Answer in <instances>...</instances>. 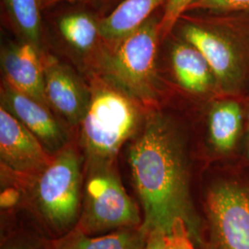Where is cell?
<instances>
[{
  "mask_svg": "<svg viewBox=\"0 0 249 249\" xmlns=\"http://www.w3.org/2000/svg\"><path fill=\"white\" fill-rule=\"evenodd\" d=\"M196 0H166L163 12L160 18L159 33L160 40H164L177 26L180 18L184 16L189 7Z\"/></svg>",
  "mask_w": 249,
  "mask_h": 249,
  "instance_id": "d6986e66",
  "label": "cell"
},
{
  "mask_svg": "<svg viewBox=\"0 0 249 249\" xmlns=\"http://www.w3.org/2000/svg\"><path fill=\"white\" fill-rule=\"evenodd\" d=\"M81 161L70 146L55 153L37 178L36 196L39 211L56 231L69 230L80 216Z\"/></svg>",
  "mask_w": 249,
  "mask_h": 249,
  "instance_id": "5b68a950",
  "label": "cell"
},
{
  "mask_svg": "<svg viewBox=\"0 0 249 249\" xmlns=\"http://www.w3.org/2000/svg\"><path fill=\"white\" fill-rule=\"evenodd\" d=\"M92 0H41V4H42V8L43 9L50 8L52 6H54L58 3L61 2H70V3H89L91 2Z\"/></svg>",
  "mask_w": 249,
  "mask_h": 249,
  "instance_id": "44dd1931",
  "label": "cell"
},
{
  "mask_svg": "<svg viewBox=\"0 0 249 249\" xmlns=\"http://www.w3.org/2000/svg\"><path fill=\"white\" fill-rule=\"evenodd\" d=\"M79 230L87 234L135 228L141 215L113 165L89 168Z\"/></svg>",
  "mask_w": 249,
  "mask_h": 249,
  "instance_id": "52a82bcc",
  "label": "cell"
},
{
  "mask_svg": "<svg viewBox=\"0 0 249 249\" xmlns=\"http://www.w3.org/2000/svg\"><path fill=\"white\" fill-rule=\"evenodd\" d=\"M248 112L241 96H218L207 114L208 141L219 156H229L245 135Z\"/></svg>",
  "mask_w": 249,
  "mask_h": 249,
  "instance_id": "7c38bea8",
  "label": "cell"
},
{
  "mask_svg": "<svg viewBox=\"0 0 249 249\" xmlns=\"http://www.w3.org/2000/svg\"><path fill=\"white\" fill-rule=\"evenodd\" d=\"M134 187L142 205L141 228L147 234L185 227L196 246L201 225L190 190L186 146L174 121L151 113L128 149Z\"/></svg>",
  "mask_w": 249,
  "mask_h": 249,
  "instance_id": "6da1fadb",
  "label": "cell"
},
{
  "mask_svg": "<svg viewBox=\"0 0 249 249\" xmlns=\"http://www.w3.org/2000/svg\"><path fill=\"white\" fill-rule=\"evenodd\" d=\"M42 56L48 106L69 124H80L89 106L90 91L76 74L56 57L51 54Z\"/></svg>",
  "mask_w": 249,
  "mask_h": 249,
  "instance_id": "9c48e42d",
  "label": "cell"
},
{
  "mask_svg": "<svg viewBox=\"0 0 249 249\" xmlns=\"http://www.w3.org/2000/svg\"><path fill=\"white\" fill-rule=\"evenodd\" d=\"M180 36L209 63L218 96L242 95L249 81V17L187 19Z\"/></svg>",
  "mask_w": 249,
  "mask_h": 249,
  "instance_id": "7a4b0ae2",
  "label": "cell"
},
{
  "mask_svg": "<svg viewBox=\"0 0 249 249\" xmlns=\"http://www.w3.org/2000/svg\"><path fill=\"white\" fill-rule=\"evenodd\" d=\"M166 0H123L107 17L99 19L100 38L114 44L131 36L163 7Z\"/></svg>",
  "mask_w": 249,
  "mask_h": 249,
  "instance_id": "5bb4252c",
  "label": "cell"
},
{
  "mask_svg": "<svg viewBox=\"0 0 249 249\" xmlns=\"http://www.w3.org/2000/svg\"><path fill=\"white\" fill-rule=\"evenodd\" d=\"M171 65L178 85L195 95L216 94L217 83L212 68L201 53L186 41L173 45Z\"/></svg>",
  "mask_w": 249,
  "mask_h": 249,
  "instance_id": "4fadbf2b",
  "label": "cell"
},
{
  "mask_svg": "<svg viewBox=\"0 0 249 249\" xmlns=\"http://www.w3.org/2000/svg\"><path fill=\"white\" fill-rule=\"evenodd\" d=\"M1 107L24 124L50 154L66 147L67 135L51 114L50 107L13 89L5 81L1 88Z\"/></svg>",
  "mask_w": 249,
  "mask_h": 249,
  "instance_id": "30bf717a",
  "label": "cell"
},
{
  "mask_svg": "<svg viewBox=\"0 0 249 249\" xmlns=\"http://www.w3.org/2000/svg\"><path fill=\"white\" fill-rule=\"evenodd\" d=\"M0 158L10 171L26 176H39L53 156L24 124L1 107Z\"/></svg>",
  "mask_w": 249,
  "mask_h": 249,
  "instance_id": "ba28073f",
  "label": "cell"
},
{
  "mask_svg": "<svg viewBox=\"0 0 249 249\" xmlns=\"http://www.w3.org/2000/svg\"><path fill=\"white\" fill-rule=\"evenodd\" d=\"M205 249H249V181L223 179L205 197Z\"/></svg>",
  "mask_w": 249,
  "mask_h": 249,
  "instance_id": "8992f818",
  "label": "cell"
},
{
  "mask_svg": "<svg viewBox=\"0 0 249 249\" xmlns=\"http://www.w3.org/2000/svg\"><path fill=\"white\" fill-rule=\"evenodd\" d=\"M159 24L160 18L152 16L131 36L109 44L101 64L110 84L145 105L156 103L160 93L155 60Z\"/></svg>",
  "mask_w": 249,
  "mask_h": 249,
  "instance_id": "277c9868",
  "label": "cell"
},
{
  "mask_svg": "<svg viewBox=\"0 0 249 249\" xmlns=\"http://www.w3.org/2000/svg\"><path fill=\"white\" fill-rule=\"evenodd\" d=\"M147 233L140 227L124 228L105 235L87 234L77 229L63 238L56 249H143Z\"/></svg>",
  "mask_w": 249,
  "mask_h": 249,
  "instance_id": "9a60e30c",
  "label": "cell"
},
{
  "mask_svg": "<svg viewBox=\"0 0 249 249\" xmlns=\"http://www.w3.org/2000/svg\"><path fill=\"white\" fill-rule=\"evenodd\" d=\"M245 147H244V151H245V156L246 159L249 162V116L247 119V125H246V130H245Z\"/></svg>",
  "mask_w": 249,
  "mask_h": 249,
  "instance_id": "7402d4cb",
  "label": "cell"
},
{
  "mask_svg": "<svg viewBox=\"0 0 249 249\" xmlns=\"http://www.w3.org/2000/svg\"><path fill=\"white\" fill-rule=\"evenodd\" d=\"M58 29L66 42L80 52H87L95 45L99 20L87 12H72L58 20Z\"/></svg>",
  "mask_w": 249,
  "mask_h": 249,
  "instance_id": "e0dca14e",
  "label": "cell"
},
{
  "mask_svg": "<svg viewBox=\"0 0 249 249\" xmlns=\"http://www.w3.org/2000/svg\"><path fill=\"white\" fill-rule=\"evenodd\" d=\"M135 101L112 84L100 83L90 91L80 123L89 169L113 165L123 144L136 133L141 116Z\"/></svg>",
  "mask_w": 249,
  "mask_h": 249,
  "instance_id": "3957f363",
  "label": "cell"
},
{
  "mask_svg": "<svg viewBox=\"0 0 249 249\" xmlns=\"http://www.w3.org/2000/svg\"></svg>",
  "mask_w": 249,
  "mask_h": 249,
  "instance_id": "603a6c76",
  "label": "cell"
},
{
  "mask_svg": "<svg viewBox=\"0 0 249 249\" xmlns=\"http://www.w3.org/2000/svg\"><path fill=\"white\" fill-rule=\"evenodd\" d=\"M204 10L213 14H249V0H196L187 11Z\"/></svg>",
  "mask_w": 249,
  "mask_h": 249,
  "instance_id": "ffe728a7",
  "label": "cell"
},
{
  "mask_svg": "<svg viewBox=\"0 0 249 249\" xmlns=\"http://www.w3.org/2000/svg\"><path fill=\"white\" fill-rule=\"evenodd\" d=\"M196 246L187 229L179 227L171 232L148 233L143 249H196Z\"/></svg>",
  "mask_w": 249,
  "mask_h": 249,
  "instance_id": "ac0fdd59",
  "label": "cell"
},
{
  "mask_svg": "<svg viewBox=\"0 0 249 249\" xmlns=\"http://www.w3.org/2000/svg\"><path fill=\"white\" fill-rule=\"evenodd\" d=\"M10 24L26 42L41 51L42 4L41 0H1Z\"/></svg>",
  "mask_w": 249,
  "mask_h": 249,
  "instance_id": "2e32d148",
  "label": "cell"
},
{
  "mask_svg": "<svg viewBox=\"0 0 249 249\" xmlns=\"http://www.w3.org/2000/svg\"><path fill=\"white\" fill-rule=\"evenodd\" d=\"M4 81L13 89L49 107L45 92V71L41 51L29 42L11 45L1 55Z\"/></svg>",
  "mask_w": 249,
  "mask_h": 249,
  "instance_id": "8fae6325",
  "label": "cell"
}]
</instances>
